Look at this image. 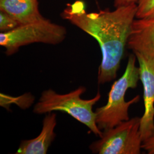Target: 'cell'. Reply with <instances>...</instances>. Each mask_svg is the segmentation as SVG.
Returning a JSON list of instances; mask_svg holds the SVG:
<instances>
[{
	"mask_svg": "<svg viewBox=\"0 0 154 154\" xmlns=\"http://www.w3.org/2000/svg\"><path fill=\"white\" fill-rule=\"evenodd\" d=\"M137 4L88 13L84 2L78 0L67 4L61 17L93 37L98 42L102 61L98 83L103 85L116 79L127 44Z\"/></svg>",
	"mask_w": 154,
	"mask_h": 154,
	"instance_id": "6da1fadb",
	"label": "cell"
},
{
	"mask_svg": "<svg viewBox=\"0 0 154 154\" xmlns=\"http://www.w3.org/2000/svg\"><path fill=\"white\" fill-rule=\"evenodd\" d=\"M86 90L84 86H80L68 93L59 94L53 89L44 91L38 102L33 108V112L43 114L58 111L66 112L88 127L90 130L99 138L102 131L96 122V113L93 106L101 98L99 91L91 99H83L81 96Z\"/></svg>",
	"mask_w": 154,
	"mask_h": 154,
	"instance_id": "7a4b0ae2",
	"label": "cell"
},
{
	"mask_svg": "<svg viewBox=\"0 0 154 154\" xmlns=\"http://www.w3.org/2000/svg\"><path fill=\"white\" fill-rule=\"evenodd\" d=\"M137 60L135 54L129 55L123 75L111 86L107 103L95 110L96 122L100 130L112 128L122 122L130 119V107L140 100L139 95L129 101L125 100L127 90L137 88L140 80L139 68L136 66Z\"/></svg>",
	"mask_w": 154,
	"mask_h": 154,
	"instance_id": "3957f363",
	"label": "cell"
},
{
	"mask_svg": "<svg viewBox=\"0 0 154 154\" xmlns=\"http://www.w3.org/2000/svg\"><path fill=\"white\" fill-rule=\"evenodd\" d=\"M66 35L65 26L44 18L37 22L21 25L9 32H1L0 45L5 48L6 54L9 56L28 45L60 44L65 39Z\"/></svg>",
	"mask_w": 154,
	"mask_h": 154,
	"instance_id": "277c9868",
	"label": "cell"
},
{
	"mask_svg": "<svg viewBox=\"0 0 154 154\" xmlns=\"http://www.w3.org/2000/svg\"><path fill=\"white\" fill-rule=\"evenodd\" d=\"M140 118L134 117L102 131L99 140L89 149L97 154H140L143 140L140 131Z\"/></svg>",
	"mask_w": 154,
	"mask_h": 154,
	"instance_id": "5b68a950",
	"label": "cell"
},
{
	"mask_svg": "<svg viewBox=\"0 0 154 154\" xmlns=\"http://www.w3.org/2000/svg\"><path fill=\"white\" fill-rule=\"evenodd\" d=\"M134 54L139 63L140 80L143 88L144 111L140 125L143 142L154 136V60L138 53Z\"/></svg>",
	"mask_w": 154,
	"mask_h": 154,
	"instance_id": "8992f818",
	"label": "cell"
},
{
	"mask_svg": "<svg viewBox=\"0 0 154 154\" xmlns=\"http://www.w3.org/2000/svg\"><path fill=\"white\" fill-rule=\"evenodd\" d=\"M127 47L134 53L154 60V17L134 20Z\"/></svg>",
	"mask_w": 154,
	"mask_h": 154,
	"instance_id": "52a82bcc",
	"label": "cell"
},
{
	"mask_svg": "<svg viewBox=\"0 0 154 154\" xmlns=\"http://www.w3.org/2000/svg\"><path fill=\"white\" fill-rule=\"evenodd\" d=\"M57 115L54 112L48 113L42 122L41 132L36 138L21 141L17 154H46L54 141L56 134Z\"/></svg>",
	"mask_w": 154,
	"mask_h": 154,
	"instance_id": "ba28073f",
	"label": "cell"
},
{
	"mask_svg": "<svg viewBox=\"0 0 154 154\" xmlns=\"http://www.w3.org/2000/svg\"><path fill=\"white\" fill-rule=\"evenodd\" d=\"M0 10L5 11L21 25L44 19L38 0H0Z\"/></svg>",
	"mask_w": 154,
	"mask_h": 154,
	"instance_id": "9c48e42d",
	"label": "cell"
},
{
	"mask_svg": "<svg viewBox=\"0 0 154 154\" xmlns=\"http://www.w3.org/2000/svg\"><path fill=\"white\" fill-rule=\"evenodd\" d=\"M154 17V0H139L136 18L139 19Z\"/></svg>",
	"mask_w": 154,
	"mask_h": 154,
	"instance_id": "30bf717a",
	"label": "cell"
},
{
	"mask_svg": "<svg viewBox=\"0 0 154 154\" xmlns=\"http://www.w3.org/2000/svg\"><path fill=\"white\" fill-rule=\"evenodd\" d=\"M21 24L13 17L0 10V31L7 32L17 28Z\"/></svg>",
	"mask_w": 154,
	"mask_h": 154,
	"instance_id": "8fae6325",
	"label": "cell"
},
{
	"mask_svg": "<svg viewBox=\"0 0 154 154\" xmlns=\"http://www.w3.org/2000/svg\"><path fill=\"white\" fill-rule=\"evenodd\" d=\"M142 149L149 154H154V136L144 140L142 144Z\"/></svg>",
	"mask_w": 154,
	"mask_h": 154,
	"instance_id": "7c38bea8",
	"label": "cell"
},
{
	"mask_svg": "<svg viewBox=\"0 0 154 154\" xmlns=\"http://www.w3.org/2000/svg\"><path fill=\"white\" fill-rule=\"evenodd\" d=\"M139 0H114V7L119 8L121 6L130 5L134 4H137Z\"/></svg>",
	"mask_w": 154,
	"mask_h": 154,
	"instance_id": "4fadbf2b",
	"label": "cell"
}]
</instances>
